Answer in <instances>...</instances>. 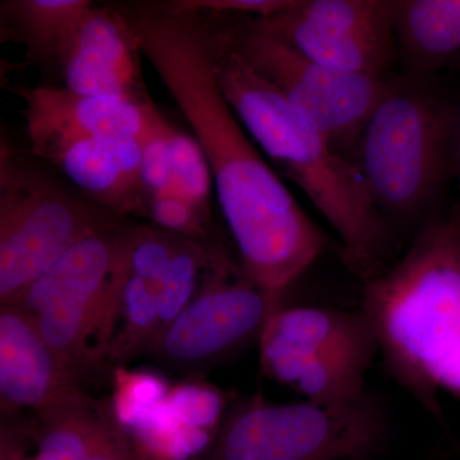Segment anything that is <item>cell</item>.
<instances>
[{"label":"cell","instance_id":"6da1fadb","mask_svg":"<svg viewBox=\"0 0 460 460\" xmlns=\"http://www.w3.org/2000/svg\"><path fill=\"white\" fill-rule=\"evenodd\" d=\"M138 49L155 69L213 174L217 201L248 279L274 301L321 255L328 238L272 171L226 102L213 44L183 14L129 21Z\"/></svg>","mask_w":460,"mask_h":460},{"label":"cell","instance_id":"7a4b0ae2","mask_svg":"<svg viewBox=\"0 0 460 460\" xmlns=\"http://www.w3.org/2000/svg\"><path fill=\"white\" fill-rule=\"evenodd\" d=\"M213 50L220 89L239 122L337 232L345 262L365 281L371 279L385 252V217L358 166L248 65L229 38L213 44Z\"/></svg>","mask_w":460,"mask_h":460},{"label":"cell","instance_id":"3957f363","mask_svg":"<svg viewBox=\"0 0 460 460\" xmlns=\"http://www.w3.org/2000/svg\"><path fill=\"white\" fill-rule=\"evenodd\" d=\"M362 311L402 385L438 413L431 374L460 338V223L428 226L394 268L366 280Z\"/></svg>","mask_w":460,"mask_h":460},{"label":"cell","instance_id":"277c9868","mask_svg":"<svg viewBox=\"0 0 460 460\" xmlns=\"http://www.w3.org/2000/svg\"><path fill=\"white\" fill-rule=\"evenodd\" d=\"M460 109L429 78H395L366 124L356 164L383 217L411 220L459 165Z\"/></svg>","mask_w":460,"mask_h":460},{"label":"cell","instance_id":"5b68a950","mask_svg":"<svg viewBox=\"0 0 460 460\" xmlns=\"http://www.w3.org/2000/svg\"><path fill=\"white\" fill-rule=\"evenodd\" d=\"M126 235L111 226L87 235L12 304L31 316L81 386L109 365L126 277Z\"/></svg>","mask_w":460,"mask_h":460},{"label":"cell","instance_id":"8992f818","mask_svg":"<svg viewBox=\"0 0 460 460\" xmlns=\"http://www.w3.org/2000/svg\"><path fill=\"white\" fill-rule=\"evenodd\" d=\"M383 431V417L367 396L341 405L255 398L226 411L195 460H357Z\"/></svg>","mask_w":460,"mask_h":460},{"label":"cell","instance_id":"52a82bcc","mask_svg":"<svg viewBox=\"0 0 460 460\" xmlns=\"http://www.w3.org/2000/svg\"><path fill=\"white\" fill-rule=\"evenodd\" d=\"M260 344L261 370L305 401L349 404L365 398V378L378 349L363 311L281 307L271 314Z\"/></svg>","mask_w":460,"mask_h":460},{"label":"cell","instance_id":"ba28073f","mask_svg":"<svg viewBox=\"0 0 460 460\" xmlns=\"http://www.w3.org/2000/svg\"><path fill=\"white\" fill-rule=\"evenodd\" d=\"M233 47L248 65L279 90L335 150L356 163L366 124L392 84V78L350 74L320 65L252 22Z\"/></svg>","mask_w":460,"mask_h":460},{"label":"cell","instance_id":"9c48e42d","mask_svg":"<svg viewBox=\"0 0 460 460\" xmlns=\"http://www.w3.org/2000/svg\"><path fill=\"white\" fill-rule=\"evenodd\" d=\"M53 181L9 164L0 181V304L12 305L87 235L108 228Z\"/></svg>","mask_w":460,"mask_h":460},{"label":"cell","instance_id":"30bf717a","mask_svg":"<svg viewBox=\"0 0 460 460\" xmlns=\"http://www.w3.org/2000/svg\"><path fill=\"white\" fill-rule=\"evenodd\" d=\"M281 305L248 279L242 266L234 268L223 259L146 354L172 370H204L260 341Z\"/></svg>","mask_w":460,"mask_h":460},{"label":"cell","instance_id":"8fae6325","mask_svg":"<svg viewBox=\"0 0 460 460\" xmlns=\"http://www.w3.org/2000/svg\"><path fill=\"white\" fill-rule=\"evenodd\" d=\"M256 22L302 56L339 71L386 77L396 59L394 2L298 0Z\"/></svg>","mask_w":460,"mask_h":460},{"label":"cell","instance_id":"7c38bea8","mask_svg":"<svg viewBox=\"0 0 460 460\" xmlns=\"http://www.w3.org/2000/svg\"><path fill=\"white\" fill-rule=\"evenodd\" d=\"M25 100L27 135L33 153L53 163L77 142L98 137L144 141L166 124L150 102L81 95L50 86L29 91Z\"/></svg>","mask_w":460,"mask_h":460},{"label":"cell","instance_id":"4fadbf2b","mask_svg":"<svg viewBox=\"0 0 460 460\" xmlns=\"http://www.w3.org/2000/svg\"><path fill=\"white\" fill-rule=\"evenodd\" d=\"M138 53L128 21L91 7L58 54L65 87L81 95L148 102L142 90Z\"/></svg>","mask_w":460,"mask_h":460},{"label":"cell","instance_id":"5bb4252c","mask_svg":"<svg viewBox=\"0 0 460 460\" xmlns=\"http://www.w3.org/2000/svg\"><path fill=\"white\" fill-rule=\"evenodd\" d=\"M29 314L0 305V398L3 413L39 414L80 389Z\"/></svg>","mask_w":460,"mask_h":460},{"label":"cell","instance_id":"9a60e30c","mask_svg":"<svg viewBox=\"0 0 460 460\" xmlns=\"http://www.w3.org/2000/svg\"><path fill=\"white\" fill-rule=\"evenodd\" d=\"M32 425L33 460H142L111 399H93L84 387L36 414Z\"/></svg>","mask_w":460,"mask_h":460},{"label":"cell","instance_id":"2e32d148","mask_svg":"<svg viewBox=\"0 0 460 460\" xmlns=\"http://www.w3.org/2000/svg\"><path fill=\"white\" fill-rule=\"evenodd\" d=\"M394 35L408 77L429 78L460 65V0H396Z\"/></svg>","mask_w":460,"mask_h":460},{"label":"cell","instance_id":"e0dca14e","mask_svg":"<svg viewBox=\"0 0 460 460\" xmlns=\"http://www.w3.org/2000/svg\"><path fill=\"white\" fill-rule=\"evenodd\" d=\"M142 142L133 137H98L72 145L56 164L75 186L115 208L140 204Z\"/></svg>","mask_w":460,"mask_h":460},{"label":"cell","instance_id":"ac0fdd59","mask_svg":"<svg viewBox=\"0 0 460 460\" xmlns=\"http://www.w3.org/2000/svg\"><path fill=\"white\" fill-rule=\"evenodd\" d=\"M119 321L118 334L109 352V363H117L118 367L133 357L146 354L162 326L155 290L145 281L129 275L127 270L118 323Z\"/></svg>","mask_w":460,"mask_h":460},{"label":"cell","instance_id":"d6986e66","mask_svg":"<svg viewBox=\"0 0 460 460\" xmlns=\"http://www.w3.org/2000/svg\"><path fill=\"white\" fill-rule=\"evenodd\" d=\"M12 8L31 47L58 57L91 4L86 0H26Z\"/></svg>","mask_w":460,"mask_h":460},{"label":"cell","instance_id":"ffe728a7","mask_svg":"<svg viewBox=\"0 0 460 460\" xmlns=\"http://www.w3.org/2000/svg\"><path fill=\"white\" fill-rule=\"evenodd\" d=\"M114 393L111 404L115 417L127 431L141 426L165 404L171 385L153 372L114 370Z\"/></svg>","mask_w":460,"mask_h":460},{"label":"cell","instance_id":"44dd1931","mask_svg":"<svg viewBox=\"0 0 460 460\" xmlns=\"http://www.w3.org/2000/svg\"><path fill=\"white\" fill-rule=\"evenodd\" d=\"M168 146L172 164V190L208 217L214 181L204 150L195 137L177 131L172 127L168 132Z\"/></svg>","mask_w":460,"mask_h":460},{"label":"cell","instance_id":"7402d4cb","mask_svg":"<svg viewBox=\"0 0 460 460\" xmlns=\"http://www.w3.org/2000/svg\"><path fill=\"white\" fill-rule=\"evenodd\" d=\"M166 407L175 420L190 428L217 434L226 417V395L217 387L199 381H186L171 387Z\"/></svg>","mask_w":460,"mask_h":460},{"label":"cell","instance_id":"603a6c76","mask_svg":"<svg viewBox=\"0 0 460 460\" xmlns=\"http://www.w3.org/2000/svg\"><path fill=\"white\" fill-rule=\"evenodd\" d=\"M171 124L157 129L142 142L141 180L148 199L156 198L172 190L171 154L168 132Z\"/></svg>","mask_w":460,"mask_h":460},{"label":"cell","instance_id":"cb8c5ba5","mask_svg":"<svg viewBox=\"0 0 460 460\" xmlns=\"http://www.w3.org/2000/svg\"><path fill=\"white\" fill-rule=\"evenodd\" d=\"M151 217L166 232L190 238L204 233L206 215L174 190L150 199Z\"/></svg>","mask_w":460,"mask_h":460},{"label":"cell","instance_id":"d4e9b609","mask_svg":"<svg viewBox=\"0 0 460 460\" xmlns=\"http://www.w3.org/2000/svg\"><path fill=\"white\" fill-rule=\"evenodd\" d=\"M296 0H192L178 3L175 11L181 14L190 12L208 11L237 12V13L256 14L257 20L274 16L295 5Z\"/></svg>","mask_w":460,"mask_h":460},{"label":"cell","instance_id":"484cf974","mask_svg":"<svg viewBox=\"0 0 460 460\" xmlns=\"http://www.w3.org/2000/svg\"><path fill=\"white\" fill-rule=\"evenodd\" d=\"M33 436V425L3 423L0 460H33L26 454L27 441Z\"/></svg>","mask_w":460,"mask_h":460},{"label":"cell","instance_id":"4316f807","mask_svg":"<svg viewBox=\"0 0 460 460\" xmlns=\"http://www.w3.org/2000/svg\"><path fill=\"white\" fill-rule=\"evenodd\" d=\"M434 389H444L460 396V338L431 374Z\"/></svg>","mask_w":460,"mask_h":460},{"label":"cell","instance_id":"83f0119b","mask_svg":"<svg viewBox=\"0 0 460 460\" xmlns=\"http://www.w3.org/2000/svg\"><path fill=\"white\" fill-rule=\"evenodd\" d=\"M458 175H459V181H460V131H459V165H458ZM454 219L458 220L460 223V196H459V201L458 205H456V210H454V213L452 215Z\"/></svg>","mask_w":460,"mask_h":460}]
</instances>
